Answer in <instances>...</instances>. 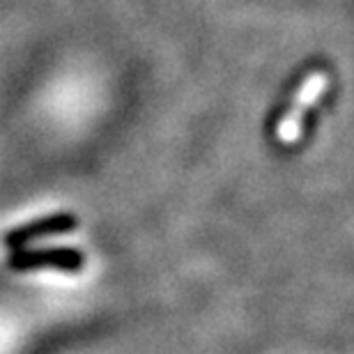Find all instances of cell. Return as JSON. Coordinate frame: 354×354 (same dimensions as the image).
<instances>
[{"instance_id":"3","label":"cell","mask_w":354,"mask_h":354,"mask_svg":"<svg viewBox=\"0 0 354 354\" xmlns=\"http://www.w3.org/2000/svg\"><path fill=\"white\" fill-rule=\"evenodd\" d=\"M76 225V216L74 214H53L48 218H41V221H32L28 225H21L17 230H10L5 235V244L12 246V249H19L21 244H26L28 239L39 237V235H51V232H67Z\"/></svg>"},{"instance_id":"2","label":"cell","mask_w":354,"mask_h":354,"mask_svg":"<svg viewBox=\"0 0 354 354\" xmlns=\"http://www.w3.org/2000/svg\"><path fill=\"white\" fill-rule=\"evenodd\" d=\"M14 269L55 267L65 272H79L83 267V253L79 249H46V251H19L10 258Z\"/></svg>"},{"instance_id":"1","label":"cell","mask_w":354,"mask_h":354,"mask_svg":"<svg viewBox=\"0 0 354 354\" xmlns=\"http://www.w3.org/2000/svg\"><path fill=\"white\" fill-rule=\"evenodd\" d=\"M324 90H327V74L324 72L310 74L308 79L304 81L301 90L297 92L292 109L288 111V115L281 120L279 127H276V138H279L281 143L290 145V143H295V140H299L304 115H306V111L322 97Z\"/></svg>"}]
</instances>
